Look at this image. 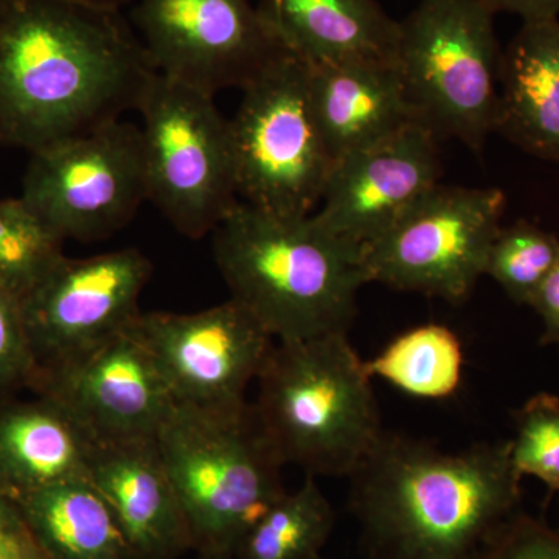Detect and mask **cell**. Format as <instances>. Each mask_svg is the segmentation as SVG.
Returning a JSON list of instances; mask_svg holds the SVG:
<instances>
[{"label":"cell","mask_w":559,"mask_h":559,"mask_svg":"<svg viewBox=\"0 0 559 559\" xmlns=\"http://www.w3.org/2000/svg\"><path fill=\"white\" fill-rule=\"evenodd\" d=\"M31 535L16 499L0 488V559H20Z\"/></svg>","instance_id":"29"},{"label":"cell","mask_w":559,"mask_h":559,"mask_svg":"<svg viewBox=\"0 0 559 559\" xmlns=\"http://www.w3.org/2000/svg\"><path fill=\"white\" fill-rule=\"evenodd\" d=\"M138 112L146 201L182 237L213 234L241 201L230 123L215 97L157 73Z\"/></svg>","instance_id":"7"},{"label":"cell","mask_w":559,"mask_h":559,"mask_svg":"<svg viewBox=\"0 0 559 559\" xmlns=\"http://www.w3.org/2000/svg\"><path fill=\"white\" fill-rule=\"evenodd\" d=\"M318 477H305L301 487L285 492L246 533L237 559H318L329 540L336 513Z\"/></svg>","instance_id":"23"},{"label":"cell","mask_w":559,"mask_h":559,"mask_svg":"<svg viewBox=\"0 0 559 559\" xmlns=\"http://www.w3.org/2000/svg\"><path fill=\"white\" fill-rule=\"evenodd\" d=\"M36 371L21 300L0 286V400L31 389Z\"/></svg>","instance_id":"27"},{"label":"cell","mask_w":559,"mask_h":559,"mask_svg":"<svg viewBox=\"0 0 559 559\" xmlns=\"http://www.w3.org/2000/svg\"><path fill=\"white\" fill-rule=\"evenodd\" d=\"M14 499L51 558L134 559L112 510L90 480L62 481Z\"/></svg>","instance_id":"21"},{"label":"cell","mask_w":559,"mask_h":559,"mask_svg":"<svg viewBox=\"0 0 559 559\" xmlns=\"http://www.w3.org/2000/svg\"><path fill=\"white\" fill-rule=\"evenodd\" d=\"M200 559H234L231 557H223V555H202Z\"/></svg>","instance_id":"33"},{"label":"cell","mask_w":559,"mask_h":559,"mask_svg":"<svg viewBox=\"0 0 559 559\" xmlns=\"http://www.w3.org/2000/svg\"><path fill=\"white\" fill-rule=\"evenodd\" d=\"M530 308L535 310L543 322L540 344L559 348V260Z\"/></svg>","instance_id":"30"},{"label":"cell","mask_w":559,"mask_h":559,"mask_svg":"<svg viewBox=\"0 0 559 559\" xmlns=\"http://www.w3.org/2000/svg\"><path fill=\"white\" fill-rule=\"evenodd\" d=\"M95 444L47 396L0 400V488L14 498L62 481L90 480Z\"/></svg>","instance_id":"20"},{"label":"cell","mask_w":559,"mask_h":559,"mask_svg":"<svg viewBox=\"0 0 559 559\" xmlns=\"http://www.w3.org/2000/svg\"><path fill=\"white\" fill-rule=\"evenodd\" d=\"M76 2L90 3V5L102 7V9L121 10L134 0H76Z\"/></svg>","instance_id":"32"},{"label":"cell","mask_w":559,"mask_h":559,"mask_svg":"<svg viewBox=\"0 0 559 559\" xmlns=\"http://www.w3.org/2000/svg\"><path fill=\"white\" fill-rule=\"evenodd\" d=\"M348 479L370 559H474L521 511L510 440L444 452L384 430Z\"/></svg>","instance_id":"2"},{"label":"cell","mask_w":559,"mask_h":559,"mask_svg":"<svg viewBox=\"0 0 559 559\" xmlns=\"http://www.w3.org/2000/svg\"><path fill=\"white\" fill-rule=\"evenodd\" d=\"M487 0H418L400 21L395 68L415 119L480 153L495 132L502 46Z\"/></svg>","instance_id":"6"},{"label":"cell","mask_w":559,"mask_h":559,"mask_svg":"<svg viewBox=\"0 0 559 559\" xmlns=\"http://www.w3.org/2000/svg\"><path fill=\"white\" fill-rule=\"evenodd\" d=\"M495 132L530 156L559 162V20L522 22L502 47Z\"/></svg>","instance_id":"18"},{"label":"cell","mask_w":559,"mask_h":559,"mask_svg":"<svg viewBox=\"0 0 559 559\" xmlns=\"http://www.w3.org/2000/svg\"><path fill=\"white\" fill-rule=\"evenodd\" d=\"M230 123L242 202L278 215H311L334 160L319 130L308 64L283 55L242 87Z\"/></svg>","instance_id":"8"},{"label":"cell","mask_w":559,"mask_h":559,"mask_svg":"<svg viewBox=\"0 0 559 559\" xmlns=\"http://www.w3.org/2000/svg\"><path fill=\"white\" fill-rule=\"evenodd\" d=\"M462 341L441 323L401 333L373 359L366 360L370 378H380L418 400H448L463 380Z\"/></svg>","instance_id":"22"},{"label":"cell","mask_w":559,"mask_h":559,"mask_svg":"<svg viewBox=\"0 0 559 559\" xmlns=\"http://www.w3.org/2000/svg\"><path fill=\"white\" fill-rule=\"evenodd\" d=\"M496 13L520 16L522 22L559 20V0H487Z\"/></svg>","instance_id":"31"},{"label":"cell","mask_w":559,"mask_h":559,"mask_svg":"<svg viewBox=\"0 0 559 559\" xmlns=\"http://www.w3.org/2000/svg\"><path fill=\"white\" fill-rule=\"evenodd\" d=\"M559 260V238L538 224L520 219L500 227L489 248L485 275L518 305L533 304Z\"/></svg>","instance_id":"25"},{"label":"cell","mask_w":559,"mask_h":559,"mask_svg":"<svg viewBox=\"0 0 559 559\" xmlns=\"http://www.w3.org/2000/svg\"><path fill=\"white\" fill-rule=\"evenodd\" d=\"M62 245L22 198L0 201V286L17 299L57 266Z\"/></svg>","instance_id":"24"},{"label":"cell","mask_w":559,"mask_h":559,"mask_svg":"<svg viewBox=\"0 0 559 559\" xmlns=\"http://www.w3.org/2000/svg\"><path fill=\"white\" fill-rule=\"evenodd\" d=\"M90 481L112 510L134 559H176L193 547L156 439L95 444Z\"/></svg>","instance_id":"16"},{"label":"cell","mask_w":559,"mask_h":559,"mask_svg":"<svg viewBox=\"0 0 559 559\" xmlns=\"http://www.w3.org/2000/svg\"><path fill=\"white\" fill-rule=\"evenodd\" d=\"M162 462L202 555L234 558L246 533L286 489L283 462L252 404H175L156 436Z\"/></svg>","instance_id":"5"},{"label":"cell","mask_w":559,"mask_h":559,"mask_svg":"<svg viewBox=\"0 0 559 559\" xmlns=\"http://www.w3.org/2000/svg\"><path fill=\"white\" fill-rule=\"evenodd\" d=\"M318 559H323L322 557H319Z\"/></svg>","instance_id":"35"},{"label":"cell","mask_w":559,"mask_h":559,"mask_svg":"<svg viewBox=\"0 0 559 559\" xmlns=\"http://www.w3.org/2000/svg\"><path fill=\"white\" fill-rule=\"evenodd\" d=\"M474 559H559V533L518 511Z\"/></svg>","instance_id":"28"},{"label":"cell","mask_w":559,"mask_h":559,"mask_svg":"<svg viewBox=\"0 0 559 559\" xmlns=\"http://www.w3.org/2000/svg\"><path fill=\"white\" fill-rule=\"evenodd\" d=\"M153 266L139 249L62 257L21 300L38 370L123 333L140 314Z\"/></svg>","instance_id":"13"},{"label":"cell","mask_w":559,"mask_h":559,"mask_svg":"<svg viewBox=\"0 0 559 559\" xmlns=\"http://www.w3.org/2000/svg\"><path fill=\"white\" fill-rule=\"evenodd\" d=\"M22 201L62 241H100L146 201L140 127L116 120L32 153Z\"/></svg>","instance_id":"10"},{"label":"cell","mask_w":559,"mask_h":559,"mask_svg":"<svg viewBox=\"0 0 559 559\" xmlns=\"http://www.w3.org/2000/svg\"><path fill=\"white\" fill-rule=\"evenodd\" d=\"M252 403L283 465L349 477L380 441L377 396L348 333L272 345Z\"/></svg>","instance_id":"4"},{"label":"cell","mask_w":559,"mask_h":559,"mask_svg":"<svg viewBox=\"0 0 559 559\" xmlns=\"http://www.w3.org/2000/svg\"><path fill=\"white\" fill-rule=\"evenodd\" d=\"M511 462L521 477L532 476L559 492V399L543 392L513 414Z\"/></svg>","instance_id":"26"},{"label":"cell","mask_w":559,"mask_h":559,"mask_svg":"<svg viewBox=\"0 0 559 559\" xmlns=\"http://www.w3.org/2000/svg\"><path fill=\"white\" fill-rule=\"evenodd\" d=\"M221 277L277 341L348 333L369 285L362 249L314 216L278 215L238 202L213 231Z\"/></svg>","instance_id":"3"},{"label":"cell","mask_w":559,"mask_h":559,"mask_svg":"<svg viewBox=\"0 0 559 559\" xmlns=\"http://www.w3.org/2000/svg\"><path fill=\"white\" fill-rule=\"evenodd\" d=\"M506 204L495 187L437 183L362 248L369 283L462 304L485 275Z\"/></svg>","instance_id":"9"},{"label":"cell","mask_w":559,"mask_h":559,"mask_svg":"<svg viewBox=\"0 0 559 559\" xmlns=\"http://www.w3.org/2000/svg\"><path fill=\"white\" fill-rule=\"evenodd\" d=\"M558 495H559V492H558ZM557 532L559 533V522H558V528H557Z\"/></svg>","instance_id":"34"},{"label":"cell","mask_w":559,"mask_h":559,"mask_svg":"<svg viewBox=\"0 0 559 559\" xmlns=\"http://www.w3.org/2000/svg\"><path fill=\"white\" fill-rule=\"evenodd\" d=\"M31 390L60 404L97 444L156 439L176 404L156 362L127 330L43 367Z\"/></svg>","instance_id":"14"},{"label":"cell","mask_w":559,"mask_h":559,"mask_svg":"<svg viewBox=\"0 0 559 559\" xmlns=\"http://www.w3.org/2000/svg\"><path fill=\"white\" fill-rule=\"evenodd\" d=\"M308 76L312 110L334 164L419 124L393 62L308 64Z\"/></svg>","instance_id":"17"},{"label":"cell","mask_w":559,"mask_h":559,"mask_svg":"<svg viewBox=\"0 0 559 559\" xmlns=\"http://www.w3.org/2000/svg\"><path fill=\"white\" fill-rule=\"evenodd\" d=\"M131 25L160 75L215 97L289 53L250 0H134Z\"/></svg>","instance_id":"11"},{"label":"cell","mask_w":559,"mask_h":559,"mask_svg":"<svg viewBox=\"0 0 559 559\" xmlns=\"http://www.w3.org/2000/svg\"><path fill=\"white\" fill-rule=\"evenodd\" d=\"M440 140L421 124L334 164L312 213L331 234L366 248L440 182Z\"/></svg>","instance_id":"15"},{"label":"cell","mask_w":559,"mask_h":559,"mask_svg":"<svg viewBox=\"0 0 559 559\" xmlns=\"http://www.w3.org/2000/svg\"><path fill=\"white\" fill-rule=\"evenodd\" d=\"M259 10L280 44L308 64H395L400 21L377 0H261Z\"/></svg>","instance_id":"19"},{"label":"cell","mask_w":559,"mask_h":559,"mask_svg":"<svg viewBox=\"0 0 559 559\" xmlns=\"http://www.w3.org/2000/svg\"><path fill=\"white\" fill-rule=\"evenodd\" d=\"M157 75L121 10L0 0V143L35 153L138 110Z\"/></svg>","instance_id":"1"},{"label":"cell","mask_w":559,"mask_h":559,"mask_svg":"<svg viewBox=\"0 0 559 559\" xmlns=\"http://www.w3.org/2000/svg\"><path fill=\"white\" fill-rule=\"evenodd\" d=\"M145 347L178 404L234 409L248 404L274 337L238 301L190 314L142 312L127 329Z\"/></svg>","instance_id":"12"}]
</instances>
